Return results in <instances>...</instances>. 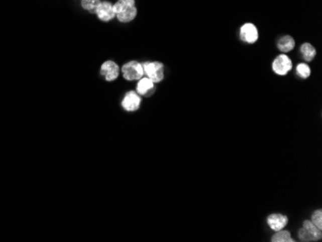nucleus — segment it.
Masks as SVG:
<instances>
[{
    "instance_id": "obj_3",
    "label": "nucleus",
    "mask_w": 322,
    "mask_h": 242,
    "mask_svg": "<svg viewBox=\"0 0 322 242\" xmlns=\"http://www.w3.org/2000/svg\"><path fill=\"white\" fill-rule=\"evenodd\" d=\"M122 74L126 80H139L144 76L143 65L137 61H130L122 67Z\"/></svg>"
},
{
    "instance_id": "obj_12",
    "label": "nucleus",
    "mask_w": 322,
    "mask_h": 242,
    "mask_svg": "<svg viewBox=\"0 0 322 242\" xmlns=\"http://www.w3.org/2000/svg\"><path fill=\"white\" fill-rule=\"evenodd\" d=\"M300 53L306 62H311L316 55V49L310 43H304L300 47Z\"/></svg>"
},
{
    "instance_id": "obj_13",
    "label": "nucleus",
    "mask_w": 322,
    "mask_h": 242,
    "mask_svg": "<svg viewBox=\"0 0 322 242\" xmlns=\"http://www.w3.org/2000/svg\"><path fill=\"white\" fill-rule=\"evenodd\" d=\"M303 228L306 229V230L310 232V234L313 236V238L315 239V241L321 239V230L318 229L315 225H313V224L311 223V221H309V220L304 221V223H303Z\"/></svg>"
},
{
    "instance_id": "obj_10",
    "label": "nucleus",
    "mask_w": 322,
    "mask_h": 242,
    "mask_svg": "<svg viewBox=\"0 0 322 242\" xmlns=\"http://www.w3.org/2000/svg\"><path fill=\"white\" fill-rule=\"evenodd\" d=\"M155 83L147 76L142 77L141 79L138 80V83L136 86V92L140 96L150 97L151 95H153L155 93Z\"/></svg>"
},
{
    "instance_id": "obj_17",
    "label": "nucleus",
    "mask_w": 322,
    "mask_h": 242,
    "mask_svg": "<svg viewBox=\"0 0 322 242\" xmlns=\"http://www.w3.org/2000/svg\"><path fill=\"white\" fill-rule=\"evenodd\" d=\"M311 223L315 225L318 229L322 230V211L321 209L315 210L311 215Z\"/></svg>"
},
{
    "instance_id": "obj_6",
    "label": "nucleus",
    "mask_w": 322,
    "mask_h": 242,
    "mask_svg": "<svg viewBox=\"0 0 322 242\" xmlns=\"http://www.w3.org/2000/svg\"><path fill=\"white\" fill-rule=\"evenodd\" d=\"M240 39L246 44H255L259 39V31L257 26L251 23H246L240 27L239 30Z\"/></svg>"
},
{
    "instance_id": "obj_14",
    "label": "nucleus",
    "mask_w": 322,
    "mask_h": 242,
    "mask_svg": "<svg viewBox=\"0 0 322 242\" xmlns=\"http://www.w3.org/2000/svg\"><path fill=\"white\" fill-rule=\"evenodd\" d=\"M272 242H293L290 232L288 230H278L271 238Z\"/></svg>"
},
{
    "instance_id": "obj_15",
    "label": "nucleus",
    "mask_w": 322,
    "mask_h": 242,
    "mask_svg": "<svg viewBox=\"0 0 322 242\" xmlns=\"http://www.w3.org/2000/svg\"><path fill=\"white\" fill-rule=\"evenodd\" d=\"M101 0H81V7L90 14L95 15V11Z\"/></svg>"
},
{
    "instance_id": "obj_8",
    "label": "nucleus",
    "mask_w": 322,
    "mask_h": 242,
    "mask_svg": "<svg viewBox=\"0 0 322 242\" xmlns=\"http://www.w3.org/2000/svg\"><path fill=\"white\" fill-rule=\"evenodd\" d=\"M100 74L105 78L108 82L114 81L118 78L120 74V68L117 63L114 61H105L100 67Z\"/></svg>"
},
{
    "instance_id": "obj_16",
    "label": "nucleus",
    "mask_w": 322,
    "mask_h": 242,
    "mask_svg": "<svg viewBox=\"0 0 322 242\" xmlns=\"http://www.w3.org/2000/svg\"><path fill=\"white\" fill-rule=\"evenodd\" d=\"M310 66L306 63H300L297 65L296 67V73L298 75L300 78H303V79H307L310 77Z\"/></svg>"
},
{
    "instance_id": "obj_7",
    "label": "nucleus",
    "mask_w": 322,
    "mask_h": 242,
    "mask_svg": "<svg viewBox=\"0 0 322 242\" xmlns=\"http://www.w3.org/2000/svg\"><path fill=\"white\" fill-rule=\"evenodd\" d=\"M141 97L137 92L130 91L128 92L122 100V107L128 112H133L140 108Z\"/></svg>"
},
{
    "instance_id": "obj_2",
    "label": "nucleus",
    "mask_w": 322,
    "mask_h": 242,
    "mask_svg": "<svg viewBox=\"0 0 322 242\" xmlns=\"http://www.w3.org/2000/svg\"><path fill=\"white\" fill-rule=\"evenodd\" d=\"M144 74L154 83H159L164 79V66L160 62H145Z\"/></svg>"
},
{
    "instance_id": "obj_5",
    "label": "nucleus",
    "mask_w": 322,
    "mask_h": 242,
    "mask_svg": "<svg viewBox=\"0 0 322 242\" xmlns=\"http://www.w3.org/2000/svg\"><path fill=\"white\" fill-rule=\"evenodd\" d=\"M95 16L97 19L103 23H108L111 22L116 18V14L114 10V4L109 2V1H101L100 4L98 5L96 11H95Z\"/></svg>"
},
{
    "instance_id": "obj_9",
    "label": "nucleus",
    "mask_w": 322,
    "mask_h": 242,
    "mask_svg": "<svg viewBox=\"0 0 322 242\" xmlns=\"http://www.w3.org/2000/svg\"><path fill=\"white\" fill-rule=\"evenodd\" d=\"M288 223V219L286 215L281 213H273L267 217V225L269 228L274 231L283 230L286 228Z\"/></svg>"
},
{
    "instance_id": "obj_11",
    "label": "nucleus",
    "mask_w": 322,
    "mask_h": 242,
    "mask_svg": "<svg viewBox=\"0 0 322 242\" xmlns=\"http://www.w3.org/2000/svg\"><path fill=\"white\" fill-rule=\"evenodd\" d=\"M277 48L283 53L290 52L292 49L295 48V41L292 37L289 36V35L281 37L277 42Z\"/></svg>"
},
{
    "instance_id": "obj_18",
    "label": "nucleus",
    "mask_w": 322,
    "mask_h": 242,
    "mask_svg": "<svg viewBox=\"0 0 322 242\" xmlns=\"http://www.w3.org/2000/svg\"><path fill=\"white\" fill-rule=\"evenodd\" d=\"M298 237L301 241H315V239L313 238V236L310 234L308 230L304 229L303 227H302V229H300V230H298Z\"/></svg>"
},
{
    "instance_id": "obj_1",
    "label": "nucleus",
    "mask_w": 322,
    "mask_h": 242,
    "mask_svg": "<svg viewBox=\"0 0 322 242\" xmlns=\"http://www.w3.org/2000/svg\"><path fill=\"white\" fill-rule=\"evenodd\" d=\"M116 18L122 24H129L137 17L135 0H118L114 3Z\"/></svg>"
},
{
    "instance_id": "obj_4",
    "label": "nucleus",
    "mask_w": 322,
    "mask_h": 242,
    "mask_svg": "<svg viewBox=\"0 0 322 242\" xmlns=\"http://www.w3.org/2000/svg\"><path fill=\"white\" fill-rule=\"evenodd\" d=\"M291 69H292V61L287 55H286V53H282L278 55L272 62V70L278 75L285 76L291 71Z\"/></svg>"
}]
</instances>
